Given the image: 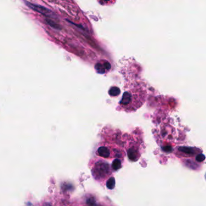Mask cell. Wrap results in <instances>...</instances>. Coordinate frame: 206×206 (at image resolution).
<instances>
[{
  "label": "cell",
  "mask_w": 206,
  "mask_h": 206,
  "mask_svg": "<svg viewBox=\"0 0 206 206\" xmlns=\"http://www.w3.org/2000/svg\"><path fill=\"white\" fill-rule=\"evenodd\" d=\"M44 206H52V205H51L50 204H49V203H46L44 205Z\"/></svg>",
  "instance_id": "10"
},
{
  "label": "cell",
  "mask_w": 206,
  "mask_h": 206,
  "mask_svg": "<svg viewBox=\"0 0 206 206\" xmlns=\"http://www.w3.org/2000/svg\"><path fill=\"white\" fill-rule=\"evenodd\" d=\"M25 3H26L27 6H29V7L32 8V9H33L34 11H35L40 13H42L44 15L51 16V14H52V12H51V11H50L49 9H48L47 8H46L45 7H43L40 5L34 4H32V3L27 2V1H25Z\"/></svg>",
  "instance_id": "2"
},
{
  "label": "cell",
  "mask_w": 206,
  "mask_h": 206,
  "mask_svg": "<svg viewBox=\"0 0 206 206\" xmlns=\"http://www.w3.org/2000/svg\"><path fill=\"white\" fill-rule=\"evenodd\" d=\"M128 156L129 158L132 161H137L139 158L138 152L134 149H130L128 150Z\"/></svg>",
  "instance_id": "4"
},
{
  "label": "cell",
  "mask_w": 206,
  "mask_h": 206,
  "mask_svg": "<svg viewBox=\"0 0 206 206\" xmlns=\"http://www.w3.org/2000/svg\"><path fill=\"white\" fill-rule=\"evenodd\" d=\"M163 149V150H164L165 152H169L172 151V148H171V146H165V147H164Z\"/></svg>",
  "instance_id": "9"
},
{
  "label": "cell",
  "mask_w": 206,
  "mask_h": 206,
  "mask_svg": "<svg viewBox=\"0 0 206 206\" xmlns=\"http://www.w3.org/2000/svg\"><path fill=\"white\" fill-rule=\"evenodd\" d=\"M95 172L97 175L100 177H104L108 174L109 171V165L105 161H98L95 165Z\"/></svg>",
  "instance_id": "1"
},
{
  "label": "cell",
  "mask_w": 206,
  "mask_h": 206,
  "mask_svg": "<svg viewBox=\"0 0 206 206\" xmlns=\"http://www.w3.org/2000/svg\"><path fill=\"white\" fill-rule=\"evenodd\" d=\"M97 152L100 157H105V158L109 157V156L110 155L109 150L108 149V148H107V147H105V146H101V147L99 148V149L97 150Z\"/></svg>",
  "instance_id": "3"
},
{
  "label": "cell",
  "mask_w": 206,
  "mask_h": 206,
  "mask_svg": "<svg viewBox=\"0 0 206 206\" xmlns=\"http://www.w3.org/2000/svg\"><path fill=\"white\" fill-rule=\"evenodd\" d=\"M116 184V181L115 179L113 177H111L108 179V181L107 182V187L109 189H113L115 187Z\"/></svg>",
  "instance_id": "6"
},
{
  "label": "cell",
  "mask_w": 206,
  "mask_h": 206,
  "mask_svg": "<svg viewBox=\"0 0 206 206\" xmlns=\"http://www.w3.org/2000/svg\"><path fill=\"white\" fill-rule=\"evenodd\" d=\"M205 160V156L202 153H200L196 157V160L198 162H202Z\"/></svg>",
  "instance_id": "8"
},
{
  "label": "cell",
  "mask_w": 206,
  "mask_h": 206,
  "mask_svg": "<svg viewBox=\"0 0 206 206\" xmlns=\"http://www.w3.org/2000/svg\"><path fill=\"white\" fill-rule=\"evenodd\" d=\"M112 167L115 170L119 169L121 167V161L118 159H115L112 163Z\"/></svg>",
  "instance_id": "7"
},
{
  "label": "cell",
  "mask_w": 206,
  "mask_h": 206,
  "mask_svg": "<svg viewBox=\"0 0 206 206\" xmlns=\"http://www.w3.org/2000/svg\"><path fill=\"white\" fill-rule=\"evenodd\" d=\"M179 151H180L182 152H184L187 154H189V155H192V154H194L195 153V149L191 147H186V146H183L179 148Z\"/></svg>",
  "instance_id": "5"
}]
</instances>
